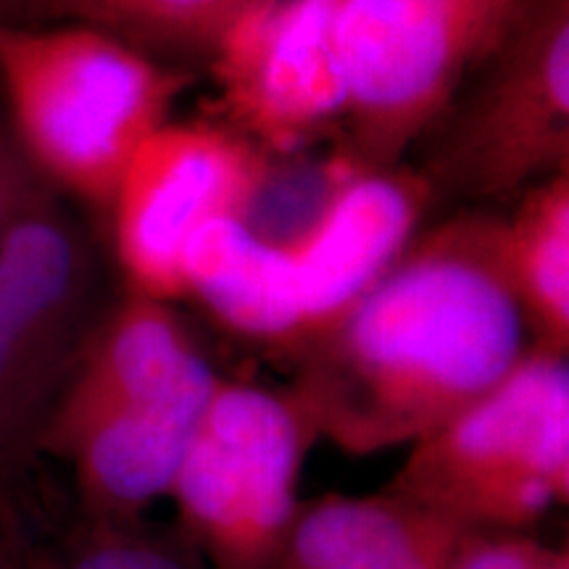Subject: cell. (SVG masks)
I'll return each instance as SVG.
<instances>
[{"instance_id":"20","label":"cell","mask_w":569,"mask_h":569,"mask_svg":"<svg viewBox=\"0 0 569 569\" xmlns=\"http://www.w3.org/2000/svg\"><path fill=\"white\" fill-rule=\"evenodd\" d=\"M0 569H32L24 546L19 540L17 525L11 519L6 496H0Z\"/></svg>"},{"instance_id":"16","label":"cell","mask_w":569,"mask_h":569,"mask_svg":"<svg viewBox=\"0 0 569 569\" xmlns=\"http://www.w3.org/2000/svg\"><path fill=\"white\" fill-rule=\"evenodd\" d=\"M127 522L90 517L69 540L61 569H196L172 540L127 528Z\"/></svg>"},{"instance_id":"18","label":"cell","mask_w":569,"mask_h":569,"mask_svg":"<svg viewBox=\"0 0 569 569\" xmlns=\"http://www.w3.org/2000/svg\"><path fill=\"white\" fill-rule=\"evenodd\" d=\"M42 184L46 182L34 174L17 142L11 140V134L0 130V232Z\"/></svg>"},{"instance_id":"19","label":"cell","mask_w":569,"mask_h":569,"mask_svg":"<svg viewBox=\"0 0 569 569\" xmlns=\"http://www.w3.org/2000/svg\"><path fill=\"white\" fill-rule=\"evenodd\" d=\"M461 532H446V536L419 543L415 549L388 553V557L361 561V565L346 567V569H446L448 559H451L453 549H457Z\"/></svg>"},{"instance_id":"13","label":"cell","mask_w":569,"mask_h":569,"mask_svg":"<svg viewBox=\"0 0 569 569\" xmlns=\"http://www.w3.org/2000/svg\"><path fill=\"white\" fill-rule=\"evenodd\" d=\"M465 530L407 498H325L293 517L269 569H346Z\"/></svg>"},{"instance_id":"12","label":"cell","mask_w":569,"mask_h":569,"mask_svg":"<svg viewBox=\"0 0 569 569\" xmlns=\"http://www.w3.org/2000/svg\"><path fill=\"white\" fill-rule=\"evenodd\" d=\"M193 293L240 336L290 338L303 332L301 284L293 256L243 219L219 217L190 240L182 261Z\"/></svg>"},{"instance_id":"1","label":"cell","mask_w":569,"mask_h":569,"mask_svg":"<svg viewBox=\"0 0 569 569\" xmlns=\"http://www.w3.org/2000/svg\"><path fill=\"white\" fill-rule=\"evenodd\" d=\"M525 319L493 219L465 217L411 243L327 332L311 407L346 446L427 436L525 356Z\"/></svg>"},{"instance_id":"8","label":"cell","mask_w":569,"mask_h":569,"mask_svg":"<svg viewBox=\"0 0 569 569\" xmlns=\"http://www.w3.org/2000/svg\"><path fill=\"white\" fill-rule=\"evenodd\" d=\"M269 156L227 124L163 122L140 142L113 188V246L132 293L184 296L190 240L213 219H243Z\"/></svg>"},{"instance_id":"10","label":"cell","mask_w":569,"mask_h":569,"mask_svg":"<svg viewBox=\"0 0 569 569\" xmlns=\"http://www.w3.org/2000/svg\"><path fill=\"white\" fill-rule=\"evenodd\" d=\"M432 182L396 167L348 163L309 227L284 251L293 256L303 332H332L415 240Z\"/></svg>"},{"instance_id":"17","label":"cell","mask_w":569,"mask_h":569,"mask_svg":"<svg viewBox=\"0 0 569 569\" xmlns=\"http://www.w3.org/2000/svg\"><path fill=\"white\" fill-rule=\"evenodd\" d=\"M559 553L511 538H472L461 532L446 569H551Z\"/></svg>"},{"instance_id":"15","label":"cell","mask_w":569,"mask_h":569,"mask_svg":"<svg viewBox=\"0 0 569 569\" xmlns=\"http://www.w3.org/2000/svg\"><path fill=\"white\" fill-rule=\"evenodd\" d=\"M261 0H42L40 13L84 21L146 53L206 51Z\"/></svg>"},{"instance_id":"6","label":"cell","mask_w":569,"mask_h":569,"mask_svg":"<svg viewBox=\"0 0 569 569\" xmlns=\"http://www.w3.org/2000/svg\"><path fill=\"white\" fill-rule=\"evenodd\" d=\"M301 415L280 396L219 382L174 480L213 569H269L296 517Z\"/></svg>"},{"instance_id":"14","label":"cell","mask_w":569,"mask_h":569,"mask_svg":"<svg viewBox=\"0 0 569 569\" xmlns=\"http://www.w3.org/2000/svg\"><path fill=\"white\" fill-rule=\"evenodd\" d=\"M503 274L540 346L567 351L569 340V172L525 190L509 222H496Z\"/></svg>"},{"instance_id":"3","label":"cell","mask_w":569,"mask_h":569,"mask_svg":"<svg viewBox=\"0 0 569 569\" xmlns=\"http://www.w3.org/2000/svg\"><path fill=\"white\" fill-rule=\"evenodd\" d=\"M569 490V367L540 346L493 390L427 432L398 493L448 522H528Z\"/></svg>"},{"instance_id":"5","label":"cell","mask_w":569,"mask_h":569,"mask_svg":"<svg viewBox=\"0 0 569 569\" xmlns=\"http://www.w3.org/2000/svg\"><path fill=\"white\" fill-rule=\"evenodd\" d=\"M92 282L88 243L40 188L0 232V496L42 446L90 336Z\"/></svg>"},{"instance_id":"7","label":"cell","mask_w":569,"mask_h":569,"mask_svg":"<svg viewBox=\"0 0 569 569\" xmlns=\"http://www.w3.org/2000/svg\"><path fill=\"white\" fill-rule=\"evenodd\" d=\"M478 71L438 172L475 196L569 172V0H530Z\"/></svg>"},{"instance_id":"22","label":"cell","mask_w":569,"mask_h":569,"mask_svg":"<svg viewBox=\"0 0 569 569\" xmlns=\"http://www.w3.org/2000/svg\"><path fill=\"white\" fill-rule=\"evenodd\" d=\"M551 569H569V565H567V553H561V557L553 559Z\"/></svg>"},{"instance_id":"4","label":"cell","mask_w":569,"mask_h":569,"mask_svg":"<svg viewBox=\"0 0 569 569\" xmlns=\"http://www.w3.org/2000/svg\"><path fill=\"white\" fill-rule=\"evenodd\" d=\"M348 63V156L396 167L451 109L530 0H336Z\"/></svg>"},{"instance_id":"11","label":"cell","mask_w":569,"mask_h":569,"mask_svg":"<svg viewBox=\"0 0 569 569\" xmlns=\"http://www.w3.org/2000/svg\"><path fill=\"white\" fill-rule=\"evenodd\" d=\"M217 382L167 396L132 398L51 425L42 446L74 459L90 517L132 519L174 488Z\"/></svg>"},{"instance_id":"21","label":"cell","mask_w":569,"mask_h":569,"mask_svg":"<svg viewBox=\"0 0 569 569\" xmlns=\"http://www.w3.org/2000/svg\"><path fill=\"white\" fill-rule=\"evenodd\" d=\"M38 9L42 6V0H0V17L6 19H24L27 9Z\"/></svg>"},{"instance_id":"9","label":"cell","mask_w":569,"mask_h":569,"mask_svg":"<svg viewBox=\"0 0 569 569\" xmlns=\"http://www.w3.org/2000/svg\"><path fill=\"white\" fill-rule=\"evenodd\" d=\"M227 127L290 153L346 122L351 88L336 0H261L211 48Z\"/></svg>"},{"instance_id":"2","label":"cell","mask_w":569,"mask_h":569,"mask_svg":"<svg viewBox=\"0 0 569 569\" xmlns=\"http://www.w3.org/2000/svg\"><path fill=\"white\" fill-rule=\"evenodd\" d=\"M184 77L84 21L0 17V90L11 140L48 188L109 206L140 142L169 122Z\"/></svg>"}]
</instances>
